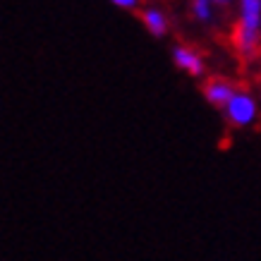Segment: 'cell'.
<instances>
[{"label":"cell","instance_id":"cell-6","mask_svg":"<svg viewBox=\"0 0 261 261\" xmlns=\"http://www.w3.org/2000/svg\"><path fill=\"white\" fill-rule=\"evenodd\" d=\"M192 15L199 22H208L211 19V0H192Z\"/></svg>","mask_w":261,"mask_h":261},{"label":"cell","instance_id":"cell-8","mask_svg":"<svg viewBox=\"0 0 261 261\" xmlns=\"http://www.w3.org/2000/svg\"><path fill=\"white\" fill-rule=\"evenodd\" d=\"M211 3H216V5H228L230 0H211Z\"/></svg>","mask_w":261,"mask_h":261},{"label":"cell","instance_id":"cell-4","mask_svg":"<svg viewBox=\"0 0 261 261\" xmlns=\"http://www.w3.org/2000/svg\"><path fill=\"white\" fill-rule=\"evenodd\" d=\"M173 63L190 77H201L204 74V60L194 48L190 46H175L173 48Z\"/></svg>","mask_w":261,"mask_h":261},{"label":"cell","instance_id":"cell-2","mask_svg":"<svg viewBox=\"0 0 261 261\" xmlns=\"http://www.w3.org/2000/svg\"><path fill=\"white\" fill-rule=\"evenodd\" d=\"M225 118L230 125L235 127H247L256 120V101L252 98V94L247 91H238V94L230 98V103L223 108Z\"/></svg>","mask_w":261,"mask_h":261},{"label":"cell","instance_id":"cell-7","mask_svg":"<svg viewBox=\"0 0 261 261\" xmlns=\"http://www.w3.org/2000/svg\"><path fill=\"white\" fill-rule=\"evenodd\" d=\"M111 3L120 10H137V5H139V0H111Z\"/></svg>","mask_w":261,"mask_h":261},{"label":"cell","instance_id":"cell-3","mask_svg":"<svg viewBox=\"0 0 261 261\" xmlns=\"http://www.w3.org/2000/svg\"><path fill=\"white\" fill-rule=\"evenodd\" d=\"M201 94H204V98L211 103V106H216V108H225V106L230 103V98L238 94V89L232 87L230 82L221 80V77H211V80L204 84Z\"/></svg>","mask_w":261,"mask_h":261},{"label":"cell","instance_id":"cell-1","mask_svg":"<svg viewBox=\"0 0 261 261\" xmlns=\"http://www.w3.org/2000/svg\"><path fill=\"white\" fill-rule=\"evenodd\" d=\"M261 34V0H240V22L232 32V43L240 56H254Z\"/></svg>","mask_w":261,"mask_h":261},{"label":"cell","instance_id":"cell-5","mask_svg":"<svg viewBox=\"0 0 261 261\" xmlns=\"http://www.w3.org/2000/svg\"><path fill=\"white\" fill-rule=\"evenodd\" d=\"M142 24H144V29H146L151 36H156V39H163L168 34V17L163 15V10H159V8H144Z\"/></svg>","mask_w":261,"mask_h":261}]
</instances>
